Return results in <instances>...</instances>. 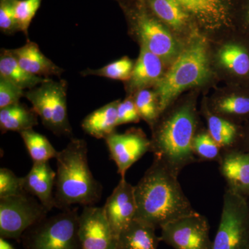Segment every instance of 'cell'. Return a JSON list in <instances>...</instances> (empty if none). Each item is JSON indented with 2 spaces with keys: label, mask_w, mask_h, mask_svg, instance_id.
Returning a JSON list of instances; mask_svg holds the SVG:
<instances>
[{
  "label": "cell",
  "mask_w": 249,
  "mask_h": 249,
  "mask_svg": "<svg viewBox=\"0 0 249 249\" xmlns=\"http://www.w3.org/2000/svg\"><path fill=\"white\" fill-rule=\"evenodd\" d=\"M178 177L161 162L153 160L134 186L137 201L134 219L157 229L197 213L183 193Z\"/></svg>",
  "instance_id": "cell-1"
},
{
  "label": "cell",
  "mask_w": 249,
  "mask_h": 249,
  "mask_svg": "<svg viewBox=\"0 0 249 249\" xmlns=\"http://www.w3.org/2000/svg\"><path fill=\"white\" fill-rule=\"evenodd\" d=\"M88 151L84 139H72L59 152L54 200L60 211L73 205L94 206L101 199L103 186L89 169Z\"/></svg>",
  "instance_id": "cell-2"
},
{
  "label": "cell",
  "mask_w": 249,
  "mask_h": 249,
  "mask_svg": "<svg viewBox=\"0 0 249 249\" xmlns=\"http://www.w3.org/2000/svg\"><path fill=\"white\" fill-rule=\"evenodd\" d=\"M153 125L151 151L154 159L161 162L175 175L196 163L193 141L197 132V117L192 103H186L172 111Z\"/></svg>",
  "instance_id": "cell-3"
},
{
  "label": "cell",
  "mask_w": 249,
  "mask_h": 249,
  "mask_svg": "<svg viewBox=\"0 0 249 249\" xmlns=\"http://www.w3.org/2000/svg\"><path fill=\"white\" fill-rule=\"evenodd\" d=\"M207 49L200 39L193 41L181 52L157 84L160 114L171 106L185 89L203 84L209 78Z\"/></svg>",
  "instance_id": "cell-4"
},
{
  "label": "cell",
  "mask_w": 249,
  "mask_h": 249,
  "mask_svg": "<svg viewBox=\"0 0 249 249\" xmlns=\"http://www.w3.org/2000/svg\"><path fill=\"white\" fill-rule=\"evenodd\" d=\"M77 208L62 210L37 222L21 238L24 249H82Z\"/></svg>",
  "instance_id": "cell-5"
},
{
  "label": "cell",
  "mask_w": 249,
  "mask_h": 249,
  "mask_svg": "<svg viewBox=\"0 0 249 249\" xmlns=\"http://www.w3.org/2000/svg\"><path fill=\"white\" fill-rule=\"evenodd\" d=\"M67 83L48 79L24 92V97L40 118L42 124L58 136L71 137L72 128L67 113Z\"/></svg>",
  "instance_id": "cell-6"
},
{
  "label": "cell",
  "mask_w": 249,
  "mask_h": 249,
  "mask_svg": "<svg viewBox=\"0 0 249 249\" xmlns=\"http://www.w3.org/2000/svg\"><path fill=\"white\" fill-rule=\"evenodd\" d=\"M213 249H249V199L227 188Z\"/></svg>",
  "instance_id": "cell-7"
},
{
  "label": "cell",
  "mask_w": 249,
  "mask_h": 249,
  "mask_svg": "<svg viewBox=\"0 0 249 249\" xmlns=\"http://www.w3.org/2000/svg\"><path fill=\"white\" fill-rule=\"evenodd\" d=\"M48 213L37 198L27 193L0 198V237L21 240L23 234Z\"/></svg>",
  "instance_id": "cell-8"
},
{
  "label": "cell",
  "mask_w": 249,
  "mask_h": 249,
  "mask_svg": "<svg viewBox=\"0 0 249 249\" xmlns=\"http://www.w3.org/2000/svg\"><path fill=\"white\" fill-rule=\"evenodd\" d=\"M160 230V241L174 249H213L209 221L198 212L168 223Z\"/></svg>",
  "instance_id": "cell-9"
},
{
  "label": "cell",
  "mask_w": 249,
  "mask_h": 249,
  "mask_svg": "<svg viewBox=\"0 0 249 249\" xmlns=\"http://www.w3.org/2000/svg\"><path fill=\"white\" fill-rule=\"evenodd\" d=\"M133 16L134 27L142 45L163 62L176 59L180 53L176 40L169 31L147 12L142 4L134 11Z\"/></svg>",
  "instance_id": "cell-10"
},
{
  "label": "cell",
  "mask_w": 249,
  "mask_h": 249,
  "mask_svg": "<svg viewBox=\"0 0 249 249\" xmlns=\"http://www.w3.org/2000/svg\"><path fill=\"white\" fill-rule=\"evenodd\" d=\"M105 140L121 178H125L129 168L147 152L151 151V141L139 129H131L123 134L115 132Z\"/></svg>",
  "instance_id": "cell-11"
},
{
  "label": "cell",
  "mask_w": 249,
  "mask_h": 249,
  "mask_svg": "<svg viewBox=\"0 0 249 249\" xmlns=\"http://www.w3.org/2000/svg\"><path fill=\"white\" fill-rule=\"evenodd\" d=\"M79 236L82 249H116V239L103 207L85 206L80 214Z\"/></svg>",
  "instance_id": "cell-12"
},
{
  "label": "cell",
  "mask_w": 249,
  "mask_h": 249,
  "mask_svg": "<svg viewBox=\"0 0 249 249\" xmlns=\"http://www.w3.org/2000/svg\"><path fill=\"white\" fill-rule=\"evenodd\" d=\"M105 215L116 239L123 230L135 218L137 213L134 186L121 178L103 207Z\"/></svg>",
  "instance_id": "cell-13"
},
{
  "label": "cell",
  "mask_w": 249,
  "mask_h": 249,
  "mask_svg": "<svg viewBox=\"0 0 249 249\" xmlns=\"http://www.w3.org/2000/svg\"><path fill=\"white\" fill-rule=\"evenodd\" d=\"M218 163L226 188L249 199V152L240 148L223 150Z\"/></svg>",
  "instance_id": "cell-14"
},
{
  "label": "cell",
  "mask_w": 249,
  "mask_h": 249,
  "mask_svg": "<svg viewBox=\"0 0 249 249\" xmlns=\"http://www.w3.org/2000/svg\"><path fill=\"white\" fill-rule=\"evenodd\" d=\"M55 178L56 172L49 162L34 163L29 173L22 178L24 191L37 198L48 212L55 208Z\"/></svg>",
  "instance_id": "cell-15"
},
{
  "label": "cell",
  "mask_w": 249,
  "mask_h": 249,
  "mask_svg": "<svg viewBox=\"0 0 249 249\" xmlns=\"http://www.w3.org/2000/svg\"><path fill=\"white\" fill-rule=\"evenodd\" d=\"M9 51L19 65L31 74L50 78L60 76L64 72L62 68L45 56L37 44L32 41L27 40L22 47Z\"/></svg>",
  "instance_id": "cell-16"
},
{
  "label": "cell",
  "mask_w": 249,
  "mask_h": 249,
  "mask_svg": "<svg viewBox=\"0 0 249 249\" xmlns=\"http://www.w3.org/2000/svg\"><path fill=\"white\" fill-rule=\"evenodd\" d=\"M162 77L163 60L142 45L139 58L129 79L131 89H145L150 85L157 84Z\"/></svg>",
  "instance_id": "cell-17"
},
{
  "label": "cell",
  "mask_w": 249,
  "mask_h": 249,
  "mask_svg": "<svg viewBox=\"0 0 249 249\" xmlns=\"http://www.w3.org/2000/svg\"><path fill=\"white\" fill-rule=\"evenodd\" d=\"M156 229L134 219L119 234L116 249H158L160 241Z\"/></svg>",
  "instance_id": "cell-18"
},
{
  "label": "cell",
  "mask_w": 249,
  "mask_h": 249,
  "mask_svg": "<svg viewBox=\"0 0 249 249\" xmlns=\"http://www.w3.org/2000/svg\"><path fill=\"white\" fill-rule=\"evenodd\" d=\"M120 101H112L93 111L85 118L82 127L85 133L94 138H107L115 132L118 125V106Z\"/></svg>",
  "instance_id": "cell-19"
},
{
  "label": "cell",
  "mask_w": 249,
  "mask_h": 249,
  "mask_svg": "<svg viewBox=\"0 0 249 249\" xmlns=\"http://www.w3.org/2000/svg\"><path fill=\"white\" fill-rule=\"evenodd\" d=\"M187 12L206 27L214 29L224 24L227 9L224 0H177Z\"/></svg>",
  "instance_id": "cell-20"
},
{
  "label": "cell",
  "mask_w": 249,
  "mask_h": 249,
  "mask_svg": "<svg viewBox=\"0 0 249 249\" xmlns=\"http://www.w3.org/2000/svg\"><path fill=\"white\" fill-rule=\"evenodd\" d=\"M34 109L20 103L0 109V129L4 134L9 131L21 132L34 128L38 124Z\"/></svg>",
  "instance_id": "cell-21"
},
{
  "label": "cell",
  "mask_w": 249,
  "mask_h": 249,
  "mask_svg": "<svg viewBox=\"0 0 249 249\" xmlns=\"http://www.w3.org/2000/svg\"><path fill=\"white\" fill-rule=\"evenodd\" d=\"M0 76L4 77L24 90L33 89L49 78L35 76L24 70L9 49H1Z\"/></svg>",
  "instance_id": "cell-22"
},
{
  "label": "cell",
  "mask_w": 249,
  "mask_h": 249,
  "mask_svg": "<svg viewBox=\"0 0 249 249\" xmlns=\"http://www.w3.org/2000/svg\"><path fill=\"white\" fill-rule=\"evenodd\" d=\"M206 116L208 131L223 150L238 147L240 131L235 124L211 111H207Z\"/></svg>",
  "instance_id": "cell-23"
},
{
  "label": "cell",
  "mask_w": 249,
  "mask_h": 249,
  "mask_svg": "<svg viewBox=\"0 0 249 249\" xmlns=\"http://www.w3.org/2000/svg\"><path fill=\"white\" fill-rule=\"evenodd\" d=\"M27 151L34 163L49 162L52 159H56L59 152L55 150L49 139L36 132L34 129L19 132Z\"/></svg>",
  "instance_id": "cell-24"
},
{
  "label": "cell",
  "mask_w": 249,
  "mask_h": 249,
  "mask_svg": "<svg viewBox=\"0 0 249 249\" xmlns=\"http://www.w3.org/2000/svg\"><path fill=\"white\" fill-rule=\"evenodd\" d=\"M154 14L160 20L175 29H178L186 24V10L177 0H147Z\"/></svg>",
  "instance_id": "cell-25"
},
{
  "label": "cell",
  "mask_w": 249,
  "mask_h": 249,
  "mask_svg": "<svg viewBox=\"0 0 249 249\" xmlns=\"http://www.w3.org/2000/svg\"><path fill=\"white\" fill-rule=\"evenodd\" d=\"M221 64L235 74L245 76L249 72V55L240 45L229 44L219 51Z\"/></svg>",
  "instance_id": "cell-26"
},
{
  "label": "cell",
  "mask_w": 249,
  "mask_h": 249,
  "mask_svg": "<svg viewBox=\"0 0 249 249\" xmlns=\"http://www.w3.org/2000/svg\"><path fill=\"white\" fill-rule=\"evenodd\" d=\"M193 151L201 161L219 162L223 150L213 139L209 131L196 132L193 141Z\"/></svg>",
  "instance_id": "cell-27"
},
{
  "label": "cell",
  "mask_w": 249,
  "mask_h": 249,
  "mask_svg": "<svg viewBox=\"0 0 249 249\" xmlns=\"http://www.w3.org/2000/svg\"><path fill=\"white\" fill-rule=\"evenodd\" d=\"M132 60L127 58L119 59L97 70H88L81 72L83 76H96L112 80H127L130 78L134 69Z\"/></svg>",
  "instance_id": "cell-28"
},
{
  "label": "cell",
  "mask_w": 249,
  "mask_h": 249,
  "mask_svg": "<svg viewBox=\"0 0 249 249\" xmlns=\"http://www.w3.org/2000/svg\"><path fill=\"white\" fill-rule=\"evenodd\" d=\"M134 100L141 119L153 126L160 114L157 93L146 89L139 90Z\"/></svg>",
  "instance_id": "cell-29"
},
{
  "label": "cell",
  "mask_w": 249,
  "mask_h": 249,
  "mask_svg": "<svg viewBox=\"0 0 249 249\" xmlns=\"http://www.w3.org/2000/svg\"><path fill=\"white\" fill-rule=\"evenodd\" d=\"M215 114L227 116H242L249 114V98L245 96H227L218 101L214 107Z\"/></svg>",
  "instance_id": "cell-30"
},
{
  "label": "cell",
  "mask_w": 249,
  "mask_h": 249,
  "mask_svg": "<svg viewBox=\"0 0 249 249\" xmlns=\"http://www.w3.org/2000/svg\"><path fill=\"white\" fill-rule=\"evenodd\" d=\"M42 1V0H16L15 12L18 27L19 31L26 35Z\"/></svg>",
  "instance_id": "cell-31"
},
{
  "label": "cell",
  "mask_w": 249,
  "mask_h": 249,
  "mask_svg": "<svg viewBox=\"0 0 249 249\" xmlns=\"http://www.w3.org/2000/svg\"><path fill=\"white\" fill-rule=\"evenodd\" d=\"M27 193L23 188L22 178H18L10 169H0V198L19 196Z\"/></svg>",
  "instance_id": "cell-32"
},
{
  "label": "cell",
  "mask_w": 249,
  "mask_h": 249,
  "mask_svg": "<svg viewBox=\"0 0 249 249\" xmlns=\"http://www.w3.org/2000/svg\"><path fill=\"white\" fill-rule=\"evenodd\" d=\"M16 0H0V29L4 34H12L19 31L16 12Z\"/></svg>",
  "instance_id": "cell-33"
},
{
  "label": "cell",
  "mask_w": 249,
  "mask_h": 249,
  "mask_svg": "<svg viewBox=\"0 0 249 249\" xmlns=\"http://www.w3.org/2000/svg\"><path fill=\"white\" fill-rule=\"evenodd\" d=\"M24 91L4 77L0 76V109L17 104L24 97Z\"/></svg>",
  "instance_id": "cell-34"
},
{
  "label": "cell",
  "mask_w": 249,
  "mask_h": 249,
  "mask_svg": "<svg viewBox=\"0 0 249 249\" xmlns=\"http://www.w3.org/2000/svg\"><path fill=\"white\" fill-rule=\"evenodd\" d=\"M140 119L134 98L129 97L120 101L118 106V125L138 123Z\"/></svg>",
  "instance_id": "cell-35"
},
{
  "label": "cell",
  "mask_w": 249,
  "mask_h": 249,
  "mask_svg": "<svg viewBox=\"0 0 249 249\" xmlns=\"http://www.w3.org/2000/svg\"><path fill=\"white\" fill-rule=\"evenodd\" d=\"M0 249H16L6 239L0 238Z\"/></svg>",
  "instance_id": "cell-36"
},
{
  "label": "cell",
  "mask_w": 249,
  "mask_h": 249,
  "mask_svg": "<svg viewBox=\"0 0 249 249\" xmlns=\"http://www.w3.org/2000/svg\"><path fill=\"white\" fill-rule=\"evenodd\" d=\"M237 148L242 149V150L249 152V138L245 145H242V146H240V147H237Z\"/></svg>",
  "instance_id": "cell-37"
},
{
  "label": "cell",
  "mask_w": 249,
  "mask_h": 249,
  "mask_svg": "<svg viewBox=\"0 0 249 249\" xmlns=\"http://www.w3.org/2000/svg\"></svg>",
  "instance_id": "cell-38"
}]
</instances>
